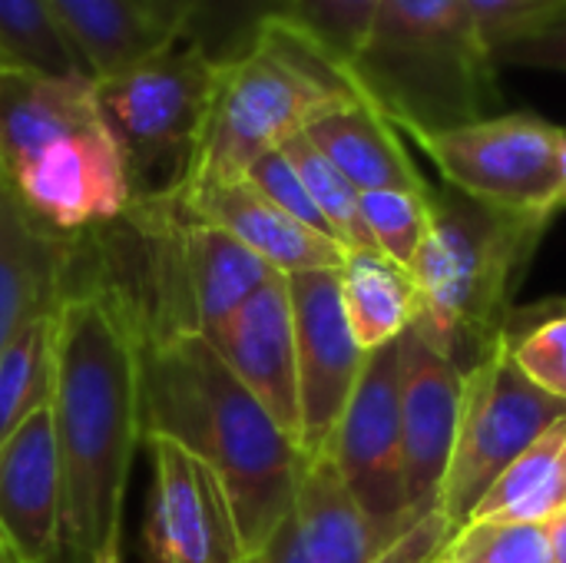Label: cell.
Returning <instances> with one entry per match:
<instances>
[{
	"label": "cell",
	"instance_id": "6da1fadb",
	"mask_svg": "<svg viewBox=\"0 0 566 563\" xmlns=\"http://www.w3.org/2000/svg\"><path fill=\"white\" fill-rule=\"evenodd\" d=\"M143 329L106 282L66 269L53 329V428L63 478L60 563H93L123 541L126 484L143 438Z\"/></svg>",
	"mask_w": 566,
	"mask_h": 563
},
{
	"label": "cell",
	"instance_id": "7a4b0ae2",
	"mask_svg": "<svg viewBox=\"0 0 566 563\" xmlns=\"http://www.w3.org/2000/svg\"><path fill=\"white\" fill-rule=\"evenodd\" d=\"M143 438L182 445L219 481L239 557L249 561L289 511L305 465L302 448L226 368L199 332L143 335Z\"/></svg>",
	"mask_w": 566,
	"mask_h": 563
},
{
	"label": "cell",
	"instance_id": "3957f363",
	"mask_svg": "<svg viewBox=\"0 0 566 563\" xmlns=\"http://www.w3.org/2000/svg\"><path fill=\"white\" fill-rule=\"evenodd\" d=\"M0 179L56 236H83L133 206L119 149L86 73L0 70Z\"/></svg>",
	"mask_w": 566,
	"mask_h": 563
},
{
	"label": "cell",
	"instance_id": "277c9868",
	"mask_svg": "<svg viewBox=\"0 0 566 563\" xmlns=\"http://www.w3.org/2000/svg\"><path fill=\"white\" fill-rule=\"evenodd\" d=\"M551 219L478 202L451 186L428 196V232L411 262L415 332L461 375L501 342L521 282Z\"/></svg>",
	"mask_w": 566,
	"mask_h": 563
},
{
	"label": "cell",
	"instance_id": "5b68a950",
	"mask_svg": "<svg viewBox=\"0 0 566 563\" xmlns=\"http://www.w3.org/2000/svg\"><path fill=\"white\" fill-rule=\"evenodd\" d=\"M348 80L408 136L454 129L497 106V63L464 0H385Z\"/></svg>",
	"mask_w": 566,
	"mask_h": 563
},
{
	"label": "cell",
	"instance_id": "8992f818",
	"mask_svg": "<svg viewBox=\"0 0 566 563\" xmlns=\"http://www.w3.org/2000/svg\"><path fill=\"white\" fill-rule=\"evenodd\" d=\"M345 100H361L348 70L282 17L265 20L252 50L219 70L206 136L182 196L245 179L265 153L282 149L318 113Z\"/></svg>",
	"mask_w": 566,
	"mask_h": 563
},
{
	"label": "cell",
	"instance_id": "52a82bcc",
	"mask_svg": "<svg viewBox=\"0 0 566 563\" xmlns=\"http://www.w3.org/2000/svg\"><path fill=\"white\" fill-rule=\"evenodd\" d=\"M219 70L202 46L176 37L133 66L93 80L133 202L163 206L182 199L206 136Z\"/></svg>",
	"mask_w": 566,
	"mask_h": 563
},
{
	"label": "cell",
	"instance_id": "ba28073f",
	"mask_svg": "<svg viewBox=\"0 0 566 563\" xmlns=\"http://www.w3.org/2000/svg\"><path fill=\"white\" fill-rule=\"evenodd\" d=\"M560 418L566 402L537 388L507 355L504 342L464 375L458 441L438 511L461 531L491 484Z\"/></svg>",
	"mask_w": 566,
	"mask_h": 563
},
{
	"label": "cell",
	"instance_id": "9c48e42d",
	"mask_svg": "<svg viewBox=\"0 0 566 563\" xmlns=\"http://www.w3.org/2000/svg\"><path fill=\"white\" fill-rule=\"evenodd\" d=\"M564 126L534 113H491L484 119L411 136L444 176V186L524 216L560 212Z\"/></svg>",
	"mask_w": 566,
	"mask_h": 563
},
{
	"label": "cell",
	"instance_id": "30bf717a",
	"mask_svg": "<svg viewBox=\"0 0 566 563\" xmlns=\"http://www.w3.org/2000/svg\"><path fill=\"white\" fill-rule=\"evenodd\" d=\"M325 451L375 531L388 544L398 541L415 524L401 465V338L365 355L358 385Z\"/></svg>",
	"mask_w": 566,
	"mask_h": 563
},
{
	"label": "cell",
	"instance_id": "8fae6325",
	"mask_svg": "<svg viewBox=\"0 0 566 563\" xmlns=\"http://www.w3.org/2000/svg\"><path fill=\"white\" fill-rule=\"evenodd\" d=\"M285 282L298 358V448L302 455H318L332 445V435L358 385L365 352L345 319L338 272H295L285 275Z\"/></svg>",
	"mask_w": 566,
	"mask_h": 563
},
{
	"label": "cell",
	"instance_id": "7c38bea8",
	"mask_svg": "<svg viewBox=\"0 0 566 563\" xmlns=\"http://www.w3.org/2000/svg\"><path fill=\"white\" fill-rule=\"evenodd\" d=\"M143 441L153 461L143 531L149 563H242L216 475L169 438L149 435Z\"/></svg>",
	"mask_w": 566,
	"mask_h": 563
},
{
	"label": "cell",
	"instance_id": "4fadbf2b",
	"mask_svg": "<svg viewBox=\"0 0 566 563\" xmlns=\"http://www.w3.org/2000/svg\"><path fill=\"white\" fill-rule=\"evenodd\" d=\"M464 375L415 329L401 335V465L405 501L418 521L438 508L461 421Z\"/></svg>",
	"mask_w": 566,
	"mask_h": 563
},
{
	"label": "cell",
	"instance_id": "5bb4252c",
	"mask_svg": "<svg viewBox=\"0 0 566 563\" xmlns=\"http://www.w3.org/2000/svg\"><path fill=\"white\" fill-rule=\"evenodd\" d=\"M206 342L245 385V392L272 415V421L298 445V358L285 275L275 272L245 305H239L212 335H206Z\"/></svg>",
	"mask_w": 566,
	"mask_h": 563
},
{
	"label": "cell",
	"instance_id": "9a60e30c",
	"mask_svg": "<svg viewBox=\"0 0 566 563\" xmlns=\"http://www.w3.org/2000/svg\"><path fill=\"white\" fill-rule=\"evenodd\" d=\"M385 548L332 455L318 451L305 455L289 511L245 563H375Z\"/></svg>",
	"mask_w": 566,
	"mask_h": 563
},
{
	"label": "cell",
	"instance_id": "2e32d148",
	"mask_svg": "<svg viewBox=\"0 0 566 563\" xmlns=\"http://www.w3.org/2000/svg\"><path fill=\"white\" fill-rule=\"evenodd\" d=\"M63 478L53 405L36 408L0 451V541L17 563H60Z\"/></svg>",
	"mask_w": 566,
	"mask_h": 563
},
{
	"label": "cell",
	"instance_id": "e0dca14e",
	"mask_svg": "<svg viewBox=\"0 0 566 563\" xmlns=\"http://www.w3.org/2000/svg\"><path fill=\"white\" fill-rule=\"evenodd\" d=\"M179 209L199 222H209L229 232L232 239H239L245 249H252L282 275L338 272L345 262V249L335 239L282 212L249 179L189 192L179 199Z\"/></svg>",
	"mask_w": 566,
	"mask_h": 563
},
{
	"label": "cell",
	"instance_id": "ac0fdd59",
	"mask_svg": "<svg viewBox=\"0 0 566 563\" xmlns=\"http://www.w3.org/2000/svg\"><path fill=\"white\" fill-rule=\"evenodd\" d=\"M70 239L40 226L0 179V355L66 292Z\"/></svg>",
	"mask_w": 566,
	"mask_h": 563
},
{
	"label": "cell",
	"instance_id": "d6986e66",
	"mask_svg": "<svg viewBox=\"0 0 566 563\" xmlns=\"http://www.w3.org/2000/svg\"><path fill=\"white\" fill-rule=\"evenodd\" d=\"M93 80L119 73L182 37L176 0H43Z\"/></svg>",
	"mask_w": 566,
	"mask_h": 563
},
{
	"label": "cell",
	"instance_id": "ffe728a7",
	"mask_svg": "<svg viewBox=\"0 0 566 563\" xmlns=\"http://www.w3.org/2000/svg\"><path fill=\"white\" fill-rule=\"evenodd\" d=\"M305 136L358 192L431 189L411 163L398 129L365 100H345L318 113L305 126Z\"/></svg>",
	"mask_w": 566,
	"mask_h": 563
},
{
	"label": "cell",
	"instance_id": "44dd1931",
	"mask_svg": "<svg viewBox=\"0 0 566 563\" xmlns=\"http://www.w3.org/2000/svg\"><path fill=\"white\" fill-rule=\"evenodd\" d=\"M179 256L199 335H212L275 275V269L239 239L186 212L179 219Z\"/></svg>",
	"mask_w": 566,
	"mask_h": 563
},
{
	"label": "cell",
	"instance_id": "7402d4cb",
	"mask_svg": "<svg viewBox=\"0 0 566 563\" xmlns=\"http://www.w3.org/2000/svg\"><path fill=\"white\" fill-rule=\"evenodd\" d=\"M342 305L358 348L368 355L398 342L418 315V289L405 265L378 249H348L338 269Z\"/></svg>",
	"mask_w": 566,
	"mask_h": 563
},
{
	"label": "cell",
	"instance_id": "603a6c76",
	"mask_svg": "<svg viewBox=\"0 0 566 563\" xmlns=\"http://www.w3.org/2000/svg\"><path fill=\"white\" fill-rule=\"evenodd\" d=\"M566 508V418L551 425L481 498L471 521L544 524ZM468 521V524H471Z\"/></svg>",
	"mask_w": 566,
	"mask_h": 563
},
{
	"label": "cell",
	"instance_id": "cb8c5ba5",
	"mask_svg": "<svg viewBox=\"0 0 566 563\" xmlns=\"http://www.w3.org/2000/svg\"><path fill=\"white\" fill-rule=\"evenodd\" d=\"M53 329L56 312L40 315L0 355V451L53 398Z\"/></svg>",
	"mask_w": 566,
	"mask_h": 563
},
{
	"label": "cell",
	"instance_id": "d4e9b609",
	"mask_svg": "<svg viewBox=\"0 0 566 563\" xmlns=\"http://www.w3.org/2000/svg\"><path fill=\"white\" fill-rule=\"evenodd\" d=\"M176 7L182 17V37L226 66L252 50L265 20L279 17L282 0H176Z\"/></svg>",
	"mask_w": 566,
	"mask_h": 563
},
{
	"label": "cell",
	"instance_id": "484cf974",
	"mask_svg": "<svg viewBox=\"0 0 566 563\" xmlns=\"http://www.w3.org/2000/svg\"><path fill=\"white\" fill-rule=\"evenodd\" d=\"M501 342L537 388L566 402V302L514 309Z\"/></svg>",
	"mask_w": 566,
	"mask_h": 563
},
{
	"label": "cell",
	"instance_id": "4316f807",
	"mask_svg": "<svg viewBox=\"0 0 566 563\" xmlns=\"http://www.w3.org/2000/svg\"><path fill=\"white\" fill-rule=\"evenodd\" d=\"M282 153L302 176V183H305L308 196L315 199L318 212L325 216L335 242L345 252L348 249H375L368 226L361 219V192L312 146V139L305 133H298L282 146Z\"/></svg>",
	"mask_w": 566,
	"mask_h": 563
},
{
	"label": "cell",
	"instance_id": "83f0119b",
	"mask_svg": "<svg viewBox=\"0 0 566 563\" xmlns=\"http://www.w3.org/2000/svg\"><path fill=\"white\" fill-rule=\"evenodd\" d=\"M0 56L10 66L86 73L43 0H0Z\"/></svg>",
	"mask_w": 566,
	"mask_h": 563
},
{
	"label": "cell",
	"instance_id": "f1b7e54d",
	"mask_svg": "<svg viewBox=\"0 0 566 563\" xmlns=\"http://www.w3.org/2000/svg\"><path fill=\"white\" fill-rule=\"evenodd\" d=\"M381 3L385 0H282L279 17L348 70Z\"/></svg>",
	"mask_w": 566,
	"mask_h": 563
},
{
	"label": "cell",
	"instance_id": "f546056e",
	"mask_svg": "<svg viewBox=\"0 0 566 563\" xmlns=\"http://www.w3.org/2000/svg\"><path fill=\"white\" fill-rule=\"evenodd\" d=\"M428 192L408 189H371L361 192V219L378 252L411 269L424 232H428Z\"/></svg>",
	"mask_w": 566,
	"mask_h": 563
},
{
	"label": "cell",
	"instance_id": "4dcf8cb0",
	"mask_svg": "<svg viewBox=\"0 0 566 563\" xmlns=\"http://www.w3.org/2000/svg\"><path fill=\"white\" fill-rule=\"evenodd\" d=\"M451 563H554L544 524L471 521L444 548Z\"/></svg>",
	"mask_w": 566,
	"mask_h": 563
},
{
	"label": "cell",
	"instance_id": "1f68e13d",
	"mask_svg": "<svg viewBox=\"0 0 566 563\" xmlns=\"http://www.w3.org/2000/svg\"><path fill=\"white\" fill-rule=\"evenodd\" d=\"M245 179H249L265 199H272L282 212H289V216L298 219L302 226H308V229H315V232L335 239L332 229H328V222H325V216L318 212L315 199L308 196L302 176L295 173V166L289 163V156H285L282 149L265 153V156L245 173Z\"/></svg>",
	"mask_w": 566,
	"mask_h": 563
},
{
	"label": "cell",
	"instance_id": "d6a6232c",
	"mask_svg": "<svg viewBox=\"0 0 566 563\" xmlns=\"http://www.w3.org/2000/svg\"><path fill=\"white\" fill-rule=\"evenodd\" d=\"M497 66H534L566 73V3L547 13L544 20L511 33L494 46Z\"/></svg>",
	"mask_w": 566,
	"mask_h": 563
},
{
	"label": "cell",
	"instance_id": "836d02e7",
	"mask_svg": "<svg viewBox=\"0 0 566 563\" xmlns=\"http://www.w3.org/2000/svg\"><path fill=\"white\" fill-rule=\"evenodd\" d=\"M488 50L494 53V46L501 40H507L511 33L544 20L547 13H554L557 7H564L566 0H464Z\"/></svg>",
	"mask_w": 566,
	"mask_h": 563
},
{
	"label": "cell",
	"instance_id": "e575fe53",
	"mask_svg": "<svg viewBox=\"0 0 566 563\" xmlns=\"http://www.w3.org/2000/svg\"><path fill=\"white\" fill-rule=\"evenodd\" d=\"M454 534V524L434 508L418 518L398 541H391L375 563H434Z\"/></svg>",
	"mask_w": 566,
	"mask_h": 563
},
{
	"label": "cell",
	"instance_id": "d590c367",
	"mask_svg": "<svg viewBox=\"0 0 566 563\" xmlns=\"http://www.w3.org/2000/svg\"><path fill=\"white\" fill-rule=\"evenodd\" d=\"M544 531H547V541H551L554 563H566V508L557 511L551 521H544Z\"/></svg>",
	"mask_w": 566,
	"mask_h": 563
},
{
	"label": "cell",
	"instance_id": "8d00e7d4",
	"mask_svg": "<svg viewBox=\"0 0 566 563\" xmlns=\"http://www.w3.org/2000/svg\"><path fill=\"white\" fill-rule=\"evenodd\" d=\"M93 563H123V541H116V544L103 548V551H99V557H96Z\"/></svg>",
	"mask_w": 566,
	"mask_h": 563
},
{
	"label": "cell",
	"instance_id": "74e56055",
	"mask_svg": "<svg viewBox=\"0 0 566 563\" xmlns=\"http://www.w3.org/2000/svg\"><path fill=\"white\" fill-rule=\"evenodd\" d=\"M560 209H566V133L560 146Z\"/></svg>",
	"mask_w": 566,
	"mask_h": 563
},
{
	"label": "cell",
	"instance_id": "f35d334b",
	"mask_svg": "<svg viewBox=\"0 0 566 563\" xmlns=\"http://www.w3.org/2000/svg\"><path fill=\"white\" fill-rule=\"evenodd\" d=\"M0 563H17V561H13V554H10V551L3 548V541H0Z\"/></svg>",
	"mask_w": 566,
	"mask_h": 563
},
{
	"label": "cell",
	"instance_id": "ab89813d",
	"mask_svg": "<svg viewBox=\"0 0 566 563\" xmlns=\"http://www.w3.org/2000/svg\"><path fill=\"white\" fill-rule=\"evenodd\" d=\"M434 563H451V561H448V557H444V551H441V557H438V561H434Z\"/></svg>",
	"mask_w": 566,
	"mask_h": 563
},
{
	"label": "cell",
	"instance_id": "60d3db41",
	"mask_svg": "<svg viewBox=\"0 0 566 563\" xmlns=\"http://www.w3.org/2000/svg\"><path fill=\"white\" fill-rule=\"evenodd\" d=\"M3 66H7V60H3V56H0V70H3Z\"/></svg>",
	"mask_w": 566,
	"mask_h": 563
}]
</instances>
